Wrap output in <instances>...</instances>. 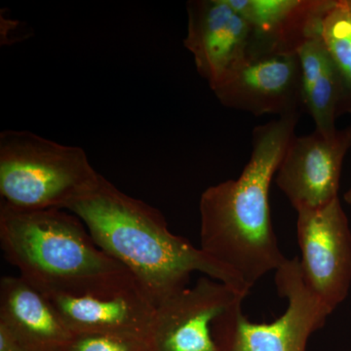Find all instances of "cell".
Wrapping results in <instances>:
<instances>
[{
    "instance_id": "2",
    "label": "cell",
    "mask_w": 351,
    "mask_h": 351,
    "mask_svg": "<svg viewBox=\"0 0 351 351\" xmlns=\"http://www.w3.org/2000/svg\"><path fill=\"white\" fill-rule=\"evenodd\" d=\"M66 211L82 219L101 250L133 274L156 307L189 287L193 272L250 293L234 272L171 232L160 211L126 195L104 176L95 191Z\"/></svg>"
},
{
    "instance_id": "15",
    "label": "cell",
    "mask_w": 351,
    "mask_h": 351,
    "mask_svg": "<svg viewBox=\"0 0 351 351\" xmlns=\"http://www.w3.org/2000/svg\"><path fill=\"white\" fill-rule=\"evenodd\" d=\"M321 36L341 80L339 117L351 113V11L343 0H338L325 16L321 25Z\"/></svg>"
},
{
    "instance_id": "3",
    "label": "cell",
    "mask_w": 351,
    "mask_h": 351,
    "mask_svg": "<svg viewBox=\"0 0 351 351\" xmlns=\"http://www.w3.org/2000/svg\"><path fill=\"white\" fill-rule=\"evenodd\" d=\"M0 244L20 276L46 295L108 297L140 287L64 209L24 211L1 203Z\"/></svg>"
},
{
    "instance_id": "6",
    "label": "cell",
    "mask_w": 351,
    "mask_h": 351,
    "mask_svg": "<svg viewBox=\"0 0 351 351\" xmlns=\"http://www.w3.org/2000/svg\"><path fill=\"white\" fill-rule=\"evenodd\" d=\"M298 242L304 281L331 313L351 285V230L339 198L297 211Z\"/></svg>"
},
{
    "instance_id": "16",
    "label": "cell",
    "mask_w": 351,
    "mask_h": 351,
    "mask_svg": "<svg viewBox=\"0 0 351 351\" xmlns=\"http://www.w3.org/2000/svg\"><path fill=\"white\" fill-rule=\"evenodd\" d=\"M151 339L117 335H75L66 351H149Z\"/></svg>"
},
{
    "instance_id": "12",
    "label": "cell",
    "mask_w": 351,
    "mask_h": 351,
    "mask_svg": "<svg viewBox=\"0 0 351 351\" xmlns=\"http://www.w3.org/2000/svg\"><path fill=\"white\" fill-rule=\"evenodd\" d=\"M338 0H228L250 25V52L297 54Z\"/></svg>"
},
{
    "instance_id": "11",
    "label": "cell",
    "mask_w": 351,
    "mask_h": 351,
    "mask_svg": "<svg viewBox=\"0 0 351 351\" xmlns=\"http://www.w3.org/2000/svg\"><path fill=\"white\" fill-rule=\"evenodd\" d=\"M75 335L151 339L157 307L141 287L108 297L47 295Z\"/></svg>"
},
{
    "instance_id": "19",
    "label": "cell",
    "mask_w": 351,
    "mask_h": 351,
    "mask_svg": "<svg viewBox=\"0 0 351 351\" xmlns=\"http://www.w3.org/2000/svg\"><path fill=\"white\" fill-rule=\"evenodd\" d=\"M343 3H345L346 6L351 11V0H343Z\"/></svg>"
},
{
    "instance_id": "14",
    "label": "cell",
    "mask_w": 351,
    "mask_h": 351,
    "mask_svg": "<svg viewBox=\"0 0 351 351\" xmlns=\"http://www.w3.org/2000/svg\"><path fill=\"white\" fill-rule=\"evenodd\" d=\"M297 54L301 66L302 106L313 117L315 130L331 134L337 130L341 86L321 31L309 36Z\"/></svg>"
},
{
    "instance_id": "18",
    "label": "cell",
    "mask_w": 351,
    "mask_h": 351,
    "mask_svg": "<svg viewBox=\"0 0 351 351\" xmlns=\"http://www.w3.org/2000/svg\"><path fill=\"white\" fill-rule=\"evenodd\" d=\"M345 201L348 204L351 205V186L350 189L345 193Z\"/></svg>"
},
{
    "instance_id": "4",
    "label": "cell",
    "mask_w": 351,
    "mask_h": 351,
    "mask_svg": "<svg viewBox=\"0 0 351 351\" xmlns=\"http://www.w3.org/2000/svg\"><path fill=\"white\" fill-rule=\"evenodd\" d=\"M101 178L82 147L27 130L0 133V195L14 209L66 210L95 191Z\"/></svg>"
},
{
    "instance_id": "13",
    "label": "cell",
    "mask_w": 351,
    "mask_h": 351,
    "mask_svg": "<svg viewBox=\"0 0 351 351\" xmlns=\"http://www.w3.org/2000/svg\"><path fill=\"white\" fill-rule=\"evenodd\" d=\"M0 324L29 351H66L75 338L47 295L21 276L1 278Z\"/></svg>"
},
{
    "instance_id": "7",
    "label": "cell",
    "mask_w": 351,
    "mask_h": 351,
    "mask_svg": "<svg viewBox=\"0 0 351 351\" xmlns=\"http://www.w3.org/2000/svg\"><path fill=\"white\" fill-rule=\"evenodd\" d=\"M226 108L261 117L300 112L302 106L301 66L298 54L249 52L212 89Z\"/></svg>"
},
{
    "instance_id": "9",
    "label": "cell",
    "mask_w": 351,
    "mask_h": 351,
    "mask_svg": "<svg viewBox=\"0 0 351 351\" xmlns=\"http://www.w3.org/2000/svg\"><path fill=\"white\" fill-rule=\"evenodd\" d=\"M247 295L209 276L201 277L157 306L152 343L156 351H219L213 325Z\"/></svg>"
},
{
    "instance_id": "17",
    "label": "cell",
    "mask_w": 351,
    "mask_h": 351,
    "mask_svg": "<svg viewBox=\"0 0 351 351\" xmlns=\"http://www.w3.org/2000/svg\"><path fill=\"white\" fill-rule=\"evenodd\" d=\"M0 351H29L4 325L0 324Z\"/></svg>"
},
{
    "instance_id": "1",
    "label": "cell",
    "mask_w": 351,
    "mask_h": 351,
    "mask_svg": "<svg viewBox=\"0 0 351 351\" xmlns=\"http://www.w3.org/2000/svg\"><path fill=\"white\" fill-rule=\"evenodd\" d=\"M299 119L295 112L254 128L251 157L239 177L201 195V250L250 290L287 258L272 226L269 189Z\"/></svg>"
},
{
    "instance_id": "5",
    "label": "cell",
    "mask_w": 351,
    "mask_h": 351,
    "mask_svg": "<svg viewBox=\"0 0 351 351\" xmlns=\"http://www.w3.org/2000/svg\"><path fill=\"white\" fill-rule=\"evenodd\" d=\"M277 293L288 301L282 316L269 323L251 322L237 302L217 318L213 336L219 351H306L307 341L331 311L304 281L300 258H286L276 270Z\"/></svg>"
},
{
    "instance_id": "10",
    "label": "cell",
    "mask_w": 351,
    "mask_h": 351,
    "mask_svg": "<svg viewBox=\"0 0 351 351\" xmlns=\"http://www.w3.org/2000/svg\"><path fill=\"white\" fill-rule=\"evenodd\" d=\"M186 9L184 46L212 90L248 56L253 32L228 0H193Z\"/></svg>"
},
{
    "instance_id": "8",
    "label": "cell",
    "mask_w": 351,
    "mask_h": 351,
    "mask_svg": "<svg viewBox=\"0 0 351 351\" xmlns=\"http://www.w3.org/2000/svg\"><path fill=\"white\" fill-rule=\"evenodd\" d=\"M350 147L351 124L331 134L314 130L291 138L274 179L295 211L325 206L339 197Z\"/></svg>"
}]
</instances>
